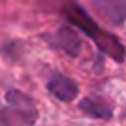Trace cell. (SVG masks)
<instances>
[{
  "mask_svg": "<svg viewBox=\"0 0 126 126\" xmlns=\"http://www.w3.org/2000/svg\"><path fill=\"white\" fill-rule=\"evenodd\" d=\"M47 89L50 94H54L58 100L61 102H71L78 96L80 89H78V83L74 82L72 78L69 76H63V74H58L56 72L47 83Z\"/></svg>",
  "mask_w": 126,
  "mask_h": 126,
  "instance_id": "cell-5",
  "label": "cell"
},
{
  "mask_svg": "<svg viewBox=\"0 0 126 126\" xmlns=\"http://www.w3.org/2000/svg\"><path fill=\"white\" fill-rule=\"evenodd\" d=\"M43 39L47 41L52 48L65 52V54L71 56V58H76V56L82 52V39H80V35L76 33V30H72V28H69V26H63V28H59V30L52 32V33H45Z\"/></svg>",
  "mask_w": 126,
  "mask_h": 126,
  "instance_id": "cell-3",
  "label": "cell"
},
{
  "mask_svg": "<svg viewBox=\"0 0 126 126\" xmlns=\"http://www.w3.org/2000/svg\"><path fill=\"white\" fill-rule=\"evenodd\" d=\"M80 110L93 119H110L113 115V104L100 94H89L80 102Z\"/></svg>",
  "mask_w": 126,
  "mask_h": 126,
  "instance_id": "cell-6",
  "label": "cell"
},
{
  "mask_svg": "<svg viewBox=\"0 0 126 126\" xmlns=\"http://www.w3.org/2000/svg\"><path fill=\"white\" fill-rule=\"evenodd\" d=\"M91 6L108 24L122 26L126 22V0H91Z\"/></svg>",
  "mask_w": 126,
  "mask_h": 126,
  "instance_id": "cell-4",
  "label": "cell"
},
{
  "mask_svg": "<svg viewBox=\"0 0 126 126\" xmlns=\"http://www.w3.org/2000/svg\"><path fill=\"white\" fill-rule=\"evenodd\" d=\"M61 13H63V17L67 19L69 24L76 26L78 30H82L83 33H87L102 54H106L108 58H111L117 63H122L126 59V48H124V45L121 43V39H119L117 35H113V33H110L108 30L100 28L82 6H78L76 2L65 4L63 9H61Z\"/></svg>",
  "mask_w": 126,
  "mask_h": 126,
  "instance_id": "cell-1",
  "label": "cell"
},
{
  "mask_svg": "<svg viewBox=\"0 0 126 126\" xmlns=\"http://www.w3.org/2000/svg\"><path fill=\"white\" fill-rule=\"evenodd\" d=\"M37 121V108L28 94L17 89L6 93V106H0V126H32Z\"/></svg>",
  "mask_w": 126,
  "mask_h": 126,
  "instance_id": "cell-2",
  "label": "cell"
},
{
  "mask_svg": "<svg viewBox=\"0 0 126 126\" xmlns=\"http://www.w3.org/2000/svg\"><path fill=\"white\" fill-rule=\"evenodd\" d=\"M124 117H126V113H124Z\"/></svg>",
  "mask_w": 126,
  "mask_h": 126,
  "instance_id": "cell-7",
  "label": "cell"
}]
</instances>
